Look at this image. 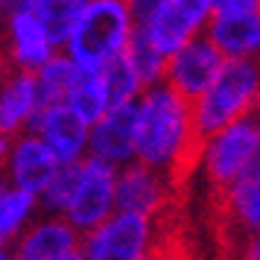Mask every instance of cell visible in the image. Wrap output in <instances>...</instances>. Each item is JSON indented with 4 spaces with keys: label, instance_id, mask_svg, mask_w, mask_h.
I'll list each match as a JSON object with an SVG mask.
<instances>
[{
    "label": "cell",
    "instance_id": "5bb4252c",
    "mask_svg": "<svg viewBox=\"0 0 260 260\" xmlns=\"http://www.w3.org/2000/svg\"><path fill=\"white\" fill-rule=\"evenodd\" d=\"M6 36H9V59L12 68H24V71H38L53 59V47H59L44 21L38 18L32 9L24 12H12L9 24H6Z\"/></svg>",
    "mask_w": 260,
    "mask_h": 260
},
{
    "label": "cell",
    "instance_id": "7402d4cb",
    "mask_svg": "<svg viewBox=\"0 0 260 260\" xmlns=\"http://www.w3.org/2000/svg\"><path fill=\"white\" fill-rule=\"evenodd\" d=\"M36 196L38 193L18 187V184L3 190V196H0V237H3V243L15 240L26 225V219L36 213Z\"/></svg>",
    "mask_w": 260,
    "mask_h": 260
},
{
    "label": "cell",
    "instance_id": "8992f818",
    "mask_svg": "<svg viewBox=\"0 0 260 260\" xmlns=\"http://www.w3.org/2000/svg\"><path fill=\"white\" fill-rule=\"evenodd\" d=\"M208 213L216 246L260 231V167H254L222 193H211Z\"/></svg>",
    "mask_w": 260,
    "mask_h": 260
},
{
    "label": "cell",
    "instance_id": "30bf717a",
    "mask_svg": "<svg viewBox=\"0 0 260 260\" xmlns=\"http://www.w3.org/2000/svg\"><path fill=\"white\" fill-rule=\"evenodd\" d=\"M178 202L181 199L176 196L170 178L143 161H129L117 173V211L143 213L155 219Z\"/></svg>",
    "mask_w": 260,
    "mask_h": 260
},
{
    "label": "cell",
    "instance_id": "83f0119b",
    "mask_svg": "<svg viewBox=\"0 0 260 260\" xmlns=\"http://www.w3.org/2000/svg\"><path fill=\"white\" fill-rule=\"evenodd\" d=\"M3 260H24V257H18V254H12V257H3Z\"/></svg>",
    "mask_w": 260,
    "mask_h": 260
},
{
    "label": "cell",
    "instance_id": "5b68a950",
    "mask_svg": "<svg viewBox=\"0 0 260 260\" xmlns=\"http://www.w3.org/2000/svg\"><path fill=\"white\" fill-rule=\"evenodd\" d=\"M155 240V219L117 211L82 240L85 260H146Z\"/></svg>",
    "mask_w": 260,
    "mask_h": 260
},
{
    "label": "cell",
    "instance_id": "6da1fadb",
    "mask_svg": "<svg viewBox=\"0 0 260 260\" xmlns=\"http://www.w3.org/2000/svg\"><path fill=\"white\" fill-rule=\"evenodd\" d=\"M205 146L208 141L196 129L190 100H184L170 85H152L143 91L138 103L135 158L161 170L170 178L178 199H184L196 164L205 155Z\"/></svg>",
    "mask_w": 260,
    "mask_h": 260
},
{
    "label": "cell",
    "instance_id": "7a4b0ae2",
    "mask_svg": "<svg viewBox=\"0 0 260 260\" xmlns=\"http://www.w3.org/2000/svg\"><path fill=\"white\" fill-rule=\"evenodd\" d=\"M132 32H135L132 0H88L64 47L82 71L100 73L114 56L129 47Z\"/></svg>",
    "mask_w": 260,
    "mask_h": 260
},
{
    "label": "cell",
    "instance_id": "52a82bcc",
    "mask_svg": "<svg viewBox=\"0 0 260 260\" xmlns=\"http://www.w3.org/2000/svg\"><path fill=\"white\" fill-rule=\"evenodd\" d=\"M117 208V170L111 161L103 158H85L82 161V176H79V187L73 196V205L68 208V219H71L79 231H94L96 225H103L108 216H114Z\"/></svg>",
    "mask_w": 260,
    "mask_h": 260
},
{
    "label": "cell",
    "instance_id": "9a60e30c",
    "mask_svg": "<svg viewBox=\"0 0 260 260\" xmlns=\"http://www.w3.org/2000/svg\"><path fill=\"white\" fill-rule=\"evenodd\" d=\"M38 108H41V100H38L36 71H24V68L6 71L3 96H0V132H3V143L12 141L15 135H21L24 126H32Z\"/></svg>",
    "mask_w": 260,
    "mask_h": 260
},
{
    "label": "cell",
    "instance_id": "d4e9b609",
    "mask_svg": "<svg viewBox=\"0 0 260 260\" xmlns=\"http://www.w3.org/2000/svg\"><path fill=\"white\" fill-rule=\"evenodd\" d=\"M237 12H260L257 0H213V15H237Z\"/></svg>",
    "mask_w": 260,
    "mask_h": 260
},
{
    "label": "cell",
    "instance_id": "603a6c76",
    "mask_svg": "<svg viewBox=\"0 0 260 260\" xmlns=\"http://www.w3.org/2000/svg\"><path fill=\"white\" fill-rule=\"evenodd\" d=\"M85 6H88V0H36L32 12L44 21V26H47L50 36H53V41L56 44H64Z\"/></svg>",
    "mask_w": 260,
    "mask_h": 260
},
{
    "label": "cell",
    "instance_id": "44dd1931",
    "mask_svg": "<svg viewBox=\"0 0 260 260\" xmlns=\"http://www.w3.org/2000/svg\"><path fill=\"white\" fill-rule=\"evenodd\" d=\"M103 82H106V91H108V106H123V103H135V94L143 88L141 76L135 71V61L129 59V53L123 50L120 56L108 61L103 68Z\"/></svg>",
    "mask_w": 260,
    "mask_h": 260
},
{
    "label": "cell",
    "instance_id": "e0dca14e",
    "mask_svg": "<svg viewBox=\"0 0 260 260\" xmlns=\"http://www.w3.org/2000/svg\"><path fill=\"white\" fill-rule=\"evenodd\" d=\"M76 225L64 216H47L36 222L29 231H26L18 246H15V254L24 260H59L64 257L68 251H76L79 248V240H76Z\"/></svg>",
    "mask_w": 260,
    "mask_h": 260
},
{
    "label": "cell",
    "instance_id": "ac0fdd59",
    "mask_svg": "<svg viewBox=\"0 0 260 260\" xmlns=\"http://www.w3.org/2000/svg\"><path fill=\"white\" fill-rule=\"evenodd\" d=\"M82 76V68L71 59V56H53V59L38 68L36 79H38V100L41 108L44 106H56V103H68L71 91L76 88Z\"/></svg>",
    "mask_w": 260,
    "mask_h": 260
},
{
    "label": "cell",
    "instance_id": "7c38bea8",
    "mask_svg": "<svg viewBox=\"0 0 260 260\" xmlns=\"http://www.w3.org/2000/svg\"><path fill=\"white\" fill-rule=\"evenodd\" d=\"M32 132H38L53 146L61 164H76L82 161L85 149H91V123H85L68 103L38 108Z\"/></svg>",
    "mask_w": 260,
    "mask_h": 260
},
{
    "label": "cell",
    "instance_id": "4316f807",
    "mask_svg": "<svg viewBox=\"0 0 260 260\" xmlns=\"http://www.w3.org/2000/svg\"><path fill=\"white\" fill-rule=\"evenodd\" d=\"M32 6H36V0H3V9H6V15L24 12V9H32Z\"/></svg>",
    "mask_w": 260,
    "mask_h": 260
},
{
    "label": "cell",
    "instance_id": "4fadbf2b",
    "mask_svg": "<svg viewBox=\"0 0 260 260\" xmlns=\"http://www.w3.org/2000/svg\"><path fill=\"white\" fill-rule=\"evenodd\" d=\"M138 143V103H123L106 111V117L91 126V155L111 161V164H129L135 158Z\"/></svg>",
    "mask_w": 260,
    "mask_h": 260
},
{
    "label": "cell",
    "instance_id": "ba28073f",
    "mask_svg": "<svg viewBox=\"0 0 260 260\" xmlns=\"http://www.w3.org/2000/svg\"><path fill=\"white\" fill-rule=\"evenodd\" d=\"M225 61H228V56H225L222 50L208 38V32H205V36L190 38L178 53H173V56L167 59L164 79H167V85L176 88L184 100L196 103V100L213 85V79L219 76V71L225 68Z\"/></svg>",
    "mask_w": 260,
    "mask_h": 260
},
{
    "label": "cell",
    "instance_id": "8fae6325",
    "mask_svg": "<svg viewBox=\"0 0 260 260\" xmlns=\"http://www.w3.org/2000/svg\"><path fill=\"white\" fill-rule=\"evenodd\" d=\"M3 149H6V170H9L12 184H18L24 190H32L38 196L44 193V187L61 170L59 155L53 152V146L38 132L15 135L12 141L3 143Z\"/></svg>",
    "mask_w": 260,
    "mask_h": 260
},
{
    "label": "cell",
    "instance_id": "9c48e42d",
    "mask_svg": "<svg viewBox=\"0 0 260 260\" xmlns=\"http://www.w3.org/2000/svg\"><path fill=\"white\" fill-rule=\"evenodd\" d=\"M213 0H161L146 21L138 24L149 32L155 47L164 53L167 59L178 53L190 38H196L199 26L211 21Z\"/></svg>",
    "mask_w": 260,
    "mask_h": 260
},
{
    "label": "cell",
    "instance_id": "2e32d148",
    "mask_svg": "<svg viewBox=\"0 0 260 260\" xmlns=\"http://www.w3.org/2000/svg\"><path fill=\"white\" fill-rule=\"evenodd\" d=\"M205 32L228 59H257L260 56V12L211 15Z\"/></svg>",
    "mask_w": 260,
    "mask_h": 260
},
{
    "label": "cell",
    "instance_id": "d6986e66",
    "mask_svg": "<svg viewBox=\"0 0 260 260\" xmlns=\"http://www.w3.org/2000/svg\"><path fill=\"white\" fill-rule=\"evenodd\" d=\"M68 106L85 120L94 126L96 120L106 117L108 106V91H106V82H103V73H94V71H82L76 88L71 91L68 96Z\"/></svg>",
    "mask_w": 260,
    "mask_h": 260
},
{
    "label": "cell",
    "instance_id": "3957f363",
    "mask_svg": "<svg viewBox=\"0 0 260 260\" xmlns=\"http://www.w3.org/2000/svg\"><path fill=\"white\" fill-rule=\"evenodd\" d=\"M260 103V61L257 59H228L213 85L193 103L196 129L205 141L216 132L246 117Z\"/></svg>",
    "mask_w": 260,
    "mask_h": 260
},
{
    "label": "cell",
    "instance_id": "ffe728a7",
    "mask_svg": "<svg viewBox=\"0 0 260 260\" xmlns=\"http://www.w3.org/2000/svg\"><path fill=\"white\" fill-rule=\"evenodd\" d=\"M126 53H129V59L135 61V71L141 76L143 88L158 85V79L167 73V56L155 47V41L149 38V32H146L138 21H135V32H132V38H129Z\"/></svg>",
    "mask_w": 260,
    "mask_h": 260
},
{
    "label": "cell",
    "instance_id": "cb8c5ba5",
    "mask_svg": "<svg viewBox=\"0 0 260 260\" xmlns=\"http://www.w3.org/2000/svg\"><path fill=\"white\" fill-rule=\"evenodd\" d=\"M79 176H82V161L76 164H61V170L56 173V178L50 181L44 193H41V205L47 208L50 213H68V208L73 205V196H76V187H79Z\"/></svg>",
    "mask_w": 260,
    "mask_h": 260
},
{
    "label": "cell",
    "instance_id": "f1b7e54d",
    "mask_svg": "<svg viewBox=\"0 0 260 260\" xmlns=\"http://www.w3.org/2000/svg\"><path fill=\"white\" fill-rule=\"evenodd\" d=\"M257 6H260V0H257Z\"/></svg>",
    "mask_w": 260,
    "mask_h": 260
},
{
    "label": "cell",
    "instance_id": "277c9868",
    "mask_svg": "<svg viewBox=\"0 0 260 260\" xmlns=\"http://www.w3.org/2000/svg\"><path fill=\"white\" fill-rule=\"evenodd\" d=\"M202 167L211 193H222L254 167H260V103L254 111L234 120L208 141Z\"/></svg>",
    "mask_w": 260,
    "mask_h": 260
},
{
    "label": "cell",
    "instance_id": "484cf974",
    "mask_svg": "<svg viewBox=\"0 0 260 260\" xmlns=\"http://www.w3.org/2000/svg\"><path fill=\"white\" fill-rule=\"evenodd\" d=\"M228 260H260V231L248 234L246 240L234 248V254Z\"/></svg>",
    "mask_w": 260,
    "mask_h": 260
}]
</instances>
